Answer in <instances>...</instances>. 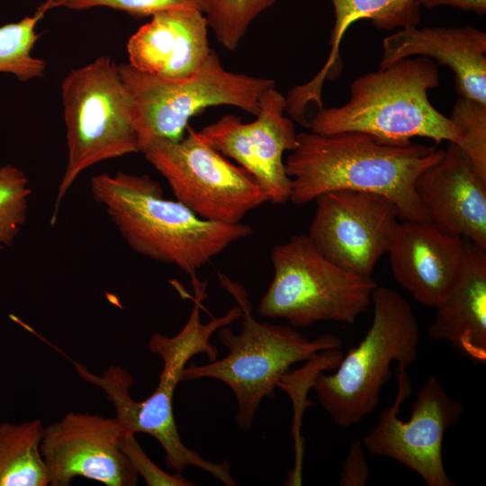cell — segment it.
Masks as SVG:
<instances>
[{"instance_id":"obj_8","label":"cell","mask_w":486,"mask_h":486,"mask_svg":"<svg viewBox=\"0 0 486 486\" xmlns=\"http://www.w3.org/2000/svg\"><path fill=\"white\" fill-rule=\"evenodd\" d=\"M272 281L257 312L294 328L320 321L356 322L377 287L372 276L351 273L325 257L307 234L292 236L271 251Z\"/></svg>"},{"instance_id":"obj_18","label":"cell","mask_w":486,"mask_h":486,"mask_svg":"<svg viewBox=\"0 0 486 486\" xmlns=\"http://www.w3.org/2000/svg\"><path fill=\"white\" fill-rule=\"evenodd\" d=\"M380 68L410 56L447 66L461 97L486 104V33L473 26L403 28L382 40Z\"/></svg>"},{"instance_id":"obj_16","label":"cell","mask_w":486,"mask_h":486,"mask_svg":"<svg viewBox=\"0 0 486 486\" xmlns=\"http://www.w3.org/2000/svg\"><path fill=\"white\" fill-rule=\"evenodd\" d=\"M387 253L397 283L418 302L436 307L461 272L464 238L429 221L401 220Z\"/></svg>"},{"instance_id":"obj_29","label":"cell","mask_w":486,"mask_h":486,"mask_svg":"<svg viewBox=\"0 0 486 486\" xmlns=\"http://www.w3.org/2000/svg\"><path fill=\"white\" fill-rule=\"evenodd\" d=\"M417 2L420 7L452 6L464 11H472L479 15L486 13V0H417Z\"/></svg>"},{"instance_id":"obj_17","label":"cell","mask_w":486,"mask_h":486,"mask_svg":"<svg viewBox=\"0 0 486 486\" xmlns=\"http://www.w3.org/2000/svg\"><path fill=\"white\" fill-rule=\"evenodd\" d=\"M208 23L195 6H177L151 15L127 42L129 65L155 76L179 79L195 73L212 49Z\"/></svg>"},{"instance_id":"obj_24","label":"cell","mask_w":486,"mask_h":486,"mask_svg":"<svg viewBox=\"0 0 486 486\" xmlns=\"http://www.w3.org/2000/svg\"><path fill=\"white\" fill-rule=\"evenodd\" d=\"M32 189L25 174L0 166V252L10 247L26 222Z\"/></svg>"},{"instance_id":"obj_28","label":"cell","mask_w":486,"mask_h":486,"mask_svg":"<svg viewBox=\"0 0 486 486\" xmlns=\"http://www.w3.org/2000/svg\"><path fill=\"white\" fill-rule=\"evenodd\" d=\"M370 477V468L362 440L352 443L342 466L340 486H364Z\"/></svg>"},{"instance_id":"obj_22","label":"cell","mask_w":486,"mask_h":486,"mask_svg":"<svg viewBox=\"0 0 486 486\" xmlns=\"http://www.w3.org/2000/svg\"><path fill=\"white\" fill-rule=\"evenodd\" d=\"M50 9V0H47L33 15L0 26V72L13 74L20 81L44 76L46 62L32 51L40 37L36 26Z\"/></svg>"},{"instance_id":"obj_23","label":"cell","mask_w":486,"mask_h":486,"mask_svg":"<svg viewBox=\"0 0 486 486\" xmlns=\"http://www.w3.org/2000/svg\"><path fill=\"white\" fill-rule=\"evenodd\" d=\"M277 0H196L218 42L235 50L252 22Z\"/></svg>"},{"instance_id":"obj_9","label":"cell","mask_w":486,"mask_h":486,"mask_svg":"<svg viewBox=\"0 0 486 486\" xmlns=\"http://www.w3.org/2000/svg\"><path fill=\"white\" fill-rule=\"evenodd\" d=\"M176 200L197 216L236 224L268 202L258 182L229 161L190 125L178 141L157 140L141 151Z\"/></svg>"},{"instance_id":"obj_19","label":"cell","mask_w":486,"mask_h":486,"mask_svg":"<svg viewBox=\"0 0 486 486\" xmlns=\"http://www.w3.org/2000/svg\"><path fill=\"white\" fill-rule=\"evenodd\" d=\"M435 308L431 338L448 341L476 364L486 362V250L464 238L461 272Z\"/></svg>"},{"instance_id":"obj_14","label":"cell","mask_w":486,"mask_h":486,"mask_svg":"<svg viewBox=\"0 0 486 486\" xmlns=\"http://www.w3.org/2000/svg\"><path fill=\"white\" fill-rule=\"evenodd\" d=\"M125 433L116 418L68 412L44 428L40 453L49 485L68 486L84 477L107 486H134L138 474L119 446Z\"/></svg>"},{"instance_id":"obj_27","label":"cell","mask_w":486,"mask_h":486,"mask_svg":"<svg viewBox=\"0 0 486 486\" xmlns=\"http://www.w3.org/2000/svg\"><path fill=\"white\" fill-rule=\"evenodd\" d=\"M119 446L130 464L148 486H192V482L177 472L169 474L157 466L142 450L135 435L123 433L119 439Z\"/></svg>"},{"instance_id":"obj_25","label":"cell","mask_w":486,"mask_h":486,"mask_svg":"<svg viewBox=\"0 0 486 486\" xmlns=\"http://www.w3.org/2000/svg\"><path fill=\"white\" fill-rule=\"evenodd\" d=\"M449 119L461 132L458 147L486 182V104L459 96Z\"/></svg>"},{"instance_id":"obj_21","label":"cell","mask_w":486,"mask_h":486,"mask_svg":"<svg viewBox=\"0 0 486 486\" xmlns=\"http://www.w3.org/2000/svg\"><path fill=\"white\" fill-rule=\"evenodd\" d=\"M40 419L0 423V486H46L49 473L40 453Z\"/></svg>"},{"instance_id":"obj_15","label":"cell","mask_w":486,"mask_h":486,"mask_svg":"<svg viewBox=\"0 0 486 486\" xmlns=\"http://www.w3.org/2000/svg\"><path fill=\"white\" fill-rule=\"evenodd\" d=\"M414 187L430 223L486 250V182L456 144L448 142Z\"/></svg>"},{"instance_id":"obj_26","label":"cell","mask_w":486,"mask_h":486,"mask_svg":"<svg viewBox=\"0 0 486 486\" xmlns=\"http://www.w3.org/2000/svg\"><path fill=\"white\" fill-rule=\"evenodd\" d=\"M177 6L198 7V4L196 0H50V9L64 7L70 10H87L94 7H109L135 17L151 16Z\"/></svg>"},{"instance_id":"obj_5","label":"cell","mask_w":486,"mask_h":486,"mask_svg":"<svg viewBox=\"0 0 486 486\" xmlns=\"http://www.w3.org/2000/svg\"><path fill=\"white\" fill-rule=\"evenodd\" d=\"M371 302L373 320L364 338L343 356L334 374L320 372L310 385L340 428L357 424L376 410L380 392L392 375V362L406 369L418 356V324L409 302L378 285Z\"/></svg>"},{"instance_id":"obj_20","label":"cell","mask_w":486,"mask_h":486,"mask_svg":"<svg viewBox=\"0 0 486 486\" xmlns=\"http://www.w3.org/2000/svg\"><path fill=\"white\" fill-rule=\"evenodd\" d=\"M335 23L330 35L331 50L321 70L310 81L299 85L300 94L308 101L320 102L323 82L331 79L342 69L339 46L349 26L358 20H370L384 31L417 26L421 20L417 0H330Z\"/></svg>"},{"instance_id":"obj_12","label":"cell","mask_w":486,"mask_h":486,"mask_svg":"<svg viewBox=\"0 0 486 486\" xmlns=\"http://www.w3.org/2000/svg\"><path fill=\"white\" fill-rule=\"evenodd\" d=\"M314 201L307 234L312 245L337 266L372 276L400 224L394 205L379 194L351 190L328 192Z\"/></svg>"},{"instance_id":"obj_10","label":"cell","mask_w":486,"mask_h":486,"mask_svg":"<svg viewBox=\"0 0 486 486\" xmlns=\"http://www.w3.org/2000/svg\"><path fill=\"white\" fill-rule=\"evenodd\" d=\"M212 331L195 319L187 320L184 328L174 337L155 333L149 339L148 349L163 360V369L155 391L141 401L130 394L131 379L116 376L104 385L107 399L113 404L116 419L125 432L150 435L158 441L166 454L168 468L181 471L194 463L196 451L182 441L175 420L173 398L186 364L198 354L211 356L215 346L210 343Z\"/></svg>"},{"instance_id":"obj_2","label":"cell","mask_w":486,"mask_h":486,"mask_svg":"<svg viewBox=\"0 0 486 486\" xmlns=\"http://www.w3.org/2000/svg\"><path fill=\"white\" fill-rule=\"evenodd\" d=\"M94 200L135 253L174 265L191 276L234 242L250 237L242 222L228 224L197 216L164 196L148 175L99 174L90 181Z\"/></svg>"},{"instance_id":"obj_6","label":"cell","mask_w":486,"mask_h":486,"mask_svg":"<svg viewBox=\"0 0 486 486\" xmlns=\"http://www.w3.org/2000/svg\"><path fill=\"white\" fill-rule=\"evenodd\" d=\"M68 160L50 222L77 177L105 160L140 152L132 100L108 56L72 70L61 84Z\"/></svg>"},{"instance_id":"obj_3","label":"cell","mask_w":486,"mask_h":486,"mask_svg":"<svg viewBox=\"0 0 486 486\" xmlns=\"http://www.w3.org/2000/svg\"><path fill=\"white\" fill-rule=\"evenodd\" d=\"M439 85L433 59L405 58L357 77L350 86L348 102L320 108L308 128L320 135L364 132L390 145L404 146L423 137L459 146L460 130L428 99V90Z\"/></svg>"},{"instance_id":"obj_4","label":"cell","mask_w":486,"mask_h":486,"mask_svg":"<svg viewBox=\"0 0 486 486\" xmlns=\"http://www.w3.org/2000/svg\"><path fill=\"white\" fill-rule=\"evenodd\" d=\"M217 276L241 310V330L234 334L227 326L220 328L219 339L228 355L203 365L190 363L182 372L181 382L212 378L225 383L238 402L236 422L248 430L262 400L274 396L275 388L292 364L310 360L324 350L339 348L341 340L329 333L311 340L291 325L256 320L245 286L221 272Z\"/></svg>"},{"instance_id":"obj_13","label":"cell","mask_w":486,"mask_h":486,"mask_svg":"<svg viewBox=\"0 0 486 486\" xmlns=\"http://www.w3.org/2000/svg\"><path fill=\"white\" fill-rule=\"evenodd\" d=\"M285 107V96L273 86L264 94L253 122L246 123L227 114L199 131L208 144L247 170L274 204L290 201L292 181L283 157L297 145V133L292 121L284 115Z\"/></svg>"},{"instance_id":"obj_1","label":"cell","mask_w":486,"mask_h":486,"mask_svg":"<svg viewBox=\"0 0 486 486\" xmlns=\"http://www.w3.org/2000/svg\"><path fill=\"white\" fill-rule=\"evenodd\" d=\"M444 152L435 146L412 142L384 144L357 131L297 133V145L284 161L292 181L290 201L302 205L328 192H367L389 200L400 220L428 222L415 181Z\"/></svg>"},{"instance_id":"obj_11","label":"cell","mask_w":486,"mask_h":486,"mask_svg":"<svg viewBox=\"0 0 486 486\" xmlns=\"http://www.w3.org/2000/svg\"><path fill=\"white\" fill-rule=\"evenodd\" d=\"M395 373L398 391L394 401L362 439L364 448L371 454L396 460L417 472L428 486H454L446 472L442 448L446 432L463 413V404L430 376L418 392L410 419L401 421L400 408L412 388L405 368L398 366Z\"/></svg>"},{"instance_id":"obj_7","label":"cell","mask_w":486,"mask_h":486,"mask_svg":"<svg viewBox=\"0 0 486 486\" xmlns=\"http://www.w3.org/2000/svg\"><path fill=\"white\" fill-rule=\"evenodd\" d=\"M133 104L140 152L151 141L180 140L194 115L208 107L229 105L256 116L274 80L227 70L217 52L193 75L167 79L119 65Z\"/></svg>"}]
</instances>
